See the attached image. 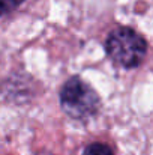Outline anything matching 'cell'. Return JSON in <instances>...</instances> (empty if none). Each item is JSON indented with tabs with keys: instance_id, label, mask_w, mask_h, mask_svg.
Masks as SVG:
<instances>
[{
	"instance_id": "1",
	"label": "cell",
	"mask_w": 153,
	"mask_h": 155,
	"mask_svg": "<svg viewBox=\"0 0 153 155\" xmlns=\"http://www.w3.org/2000/svg\"><path fill=\"white\" fill-rule=\"evenodd\" d=\"M105 50L113 62L126 69H134L143 63L147 54V42L134 29L122 26L108 33Z\"/></svg>"
},
{
	"instance_id": "2",
	"label": "cell",
	"mask_w": 153,
	"mask_h": 155,
	"mask_svg": "<svg viewBox=\"0 0 153 155\" xmlns=\"http://www.w3.org/2000/svg\"><path fill=\"white\" fill-rule=\"evenodd\" d=\"M62 110L72 119L86 120L99 110L101 100L96 91L81 77L74 75L65 81L59 94Z\"/></svg>"
},
{
	"instance_id": "3",
	"label": "cell",
	"mask_w": 153,
	"mask_h": 155,
	"mask_svg": "<svg viewBox=\"0 0 153 155\" xmlns=\"http://www.w3.org/2000/svg\"><path fill=\"white\" fill-rule=\"evenodd\" d=\"M83 155H114V152L108 145L96 142V143H90L89 146H86Z\"/></svg>"
},
{
	"instance_id": "4",
	"label": "cell",
	"mask_w": 153,
	"mask_h": 155,
	"mask_svg": "<svg viewBox=\"0 0 153 155\" xmlns=\"http://www.w3.org/2000/svg\"><path fill=\"white\" fill-rule=\"evenodd\" d=\"M24 0H0V17L17 9Z\"/></svg>"
}]
</instances>
